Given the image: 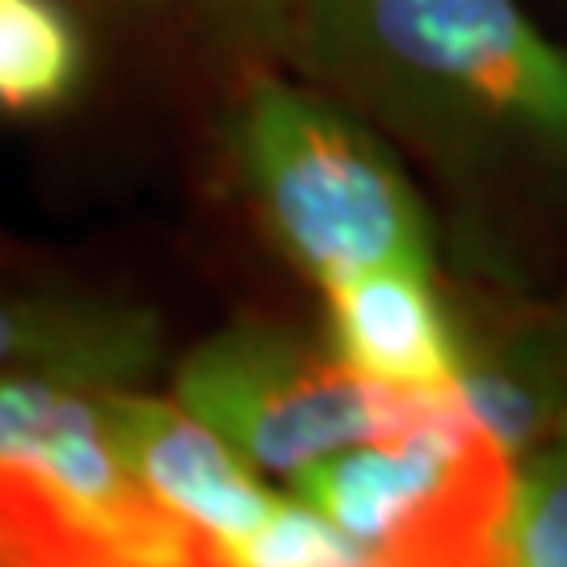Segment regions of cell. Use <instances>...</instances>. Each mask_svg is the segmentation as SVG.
<instances>
[{
  "label": "cell",
  "instance_id": "1",
  "mask_svg": "<svg viewBox=\"0 0 567 567\" xmlns=\"http://www.w3.org/2000/svg\"><path fill=\"white\" fill-rule=\"evenodd\" d=\"M278 63L429 177L475 282L567 236V47L526 0H307Z\"/></svg>",
  "mask_w": 567,
  "mask_h": 567
},
{
  "label": "cell",
  "instance_id": "2",
  "mask_svg": "<svg viewBox=\"0 0 567 567\" xmlns=\"http://www.w3.org/2000/svg\"><path fill=\"white\" fill-rule=\"evenodd\" d=\"M227 161L265 240L316 290L370 269H442L446 227L383 131L282 63H248Z\"/></svg>",
  "mask_w": 567,
  "mask_h": 567
},
{
  "label": "cell",
  "instance_id": "3",
  "mask_svg": "<svg viewBox=\"0 0 567 567\" xmlns=\"http://www.w3.org/2000/svg\"><path fill=\"white\" fill-rule=\"evenodd\" d=\"M513 471V450L454 391L311 463L286 492L341 526L365 567H501Z\"/></svg>",
  "mask_w": 567,
  "mask_h": 567
},
{
  "label": "cell",
  "instance_id": "4",
  "mask_svg": "<svg viewBox=\"0 0 567 567\" xmlns=\"http://www.w3.org/2000/svg\"><path fill=\"white\" fill-rule=\"evenodd\" d=\"M173 395L282 484L386 433L429 400L365 383L324 337L274 320H236L198 341L173 370Z\"/></svg>",
  "mask_w": 567,
  "mask_h": 567
},
{
  "label": "cell",
  "instance_id": "5",
  "mask_svg": "<svg viewBox=\"0 0 567 567\" xmlns=\"http://www.w3.org/2000/svg\"><path fill=\"white\" fill-rule=\"evenodd\" d=\"M97 391L51 374H0V475L55 513L89 567H206L189 529L122 463Z\"/></svg>",
  "mask_w": 567,
  "mask_h": 567
},
{
  "label": "cell",
  "instance_id": "6",
  "mask_svg": "<svg viewBox=\"0 0 567 567\" xmlns=\"http://www.w3.org/2000/svg\"><path fill=\"white\" fill-rule=\"evenodd\" d=\"M97 395L122 463L177 526L189 529L206 567H244L286 492L173 391L152 395L143 386H102Z\"/></svg>",
  "mask_w": 567,
  "mask_h": 567
},
{
  "label": "cell",
  "instance_id": "7",
  "mask_svg": "<svg viewBox=\"0 0 567 567\" xmlns=\"http://www.w3.org/2000/svg\"><path fill=\"white\" fill-rule=\"evenodd\" d=\"M320 299L328 349L358 379L400 395L458 391L463 328L442 269H370Z\"/></svg>",
  "mask_w": 567,
  "mask_h": 567
},
{
  "label": "cell",
  "instance_id": "8",
  "mask_svg": "<svg viewBox=\"0 0 567 567\" xmlns=\"http://www.w3.org/2000/svg\"><path fill=\"white\" fill-rule=\"evenodd\" d=\"M161 358V320L143 307L0 286V374L143 386L156 374Z\"/></svg>",
  "mask_w": 567,
  "mask_h": 567
},
{
  "label": "cell",
  "instance_id": "9",
  "mask_svg": "<svg viewBox=\"0 0 567 567\" xmlns=\"http://www.w3.org/2000/svg\"><path fill=\"white\" fill-rule=\"evenodd\" d=\"M463 328V404L484 421L513 458L534 446L567 408V337L550 303L529 311H471Z\"/></svg>",
  "mask_w": 567,
  "mask_h": 567
},
{
  "label": "cell",
  "instance_id": "10",
  "mask_svg": "<svg viewBox=\"0 0 567 567\" xmlns=\"http://www.w3.org/2000/svg\"><path fill=\"white\" fill-rule=\"evenodd\" d=\"M84 34L63 0H0V114H51L84 81Z\"/></svg>",
  "mask_w": 567,
  "mask_h": 567
},
{
  "label": "cell",
  "instance_id": "11",
  "mask_svg": "<svg viewBox=\"0 0 567 567\" xmlns=\"http://www.w3.org/2000/svg\"><path fill=\"white\" fill-rule=\"evenodd\" d=\"M501 567H567V408L517 454Z\"/></svg>",
  "mask_w": 567,
  "mask_h": 567
},
{
  "label": "cell",
  "instance_id": "12",
  "mask_svg": "<svg viewBox=\"0 0 567 567\" xmlns=\"http://www.w3.org/2000/svg\"><path fill=\"white\" fill-rule=\"evenodd\" d=\"M135 4L182 21L185 30L240 55L244 63H278L286 34L307 0H135Z\"/></svg>",
  "mask_w": 567,
  "mask_h": 567
},
{
  "label": "cell",
  "instance_id": "13",
  "mask_svg": "<svg viewBox=\"0 0 567 567\" xmlns=\"http://www.w3.org/2000/svg\"><path fill=\"white\" fill-rule=\"evenodd\" d=\"M365 567V555L358 543L332 526L320 508L286 492L278 517L265 526V534L252 543L244 567Z\"/></svg>",
  "mask_w": 567,
  "mask_h": 567
},
{
  "label": "cell",
  "instance_id": "14",
  "mask_svg": "<svg viewBox=\"0 0 567 567\" xmlns=\"http://www.w3.org/2000/svg\"><path fill=\"white\" fill-rule=\"evenodd\" d=\"M0 567H89V559L51 508L0 480Z\"/></svg>",
  "mask_w": 567,
  "mask_h": 567
},
{
  "label": "cell",
  "instance_id": "15",
  "mask_svg": "<svg viewBox=\"0 0 567 567\" xmlns=\"http://www.w3.org/2000/svg\"><path fill=\"white\" fill-rule=\"evenodd\" d=\"M550 311H555V320H559V328H564V337H567V286L550 299Z\"/></svg>",
  "mask_w": 567,
  "mask_h": 567
}]
</instances>
